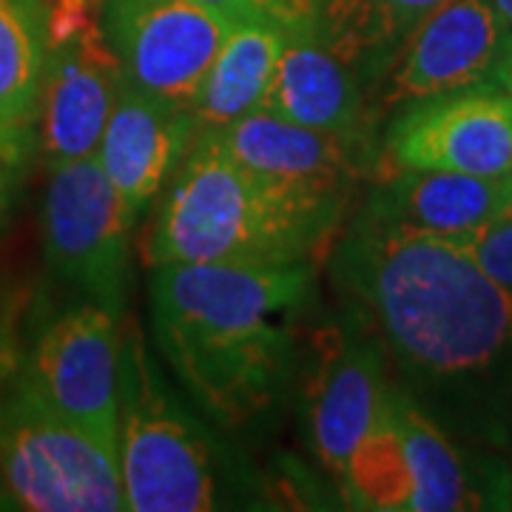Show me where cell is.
I'll return each mask as SVG.
<instances>
[{
    "mask_svg": "<svg viewBox=\"0 0 512 512\" xmlns=\"http://www.w3.org/2000/svg\"><path fill=\"white\" fill-rule=\"evenodd\" d=\"M330 274L430 419L495 430L512 399V299L456 237L356 217Z\"/></svg>",
    "mask_w": 512,
    "mask_h": 512,
    "instance_id": "6da1fadb",
    "label": "cell"
},
{
    "mask_svg": "<svg viewBox=\"0 0 512 512\" xmlns=\"http://www.w3.org/2000/svg\"><path fill=\"white\" fill-rule=\"evenodd\" d=\"M311 285L313 262L151 268L154 342L205 416L239 427L279 399Z\"/></svg>",
    "mask_w": 512,
    "mask_h": 512,
    "instance_id": "7a4b0ae2",
    "label": "cell"
},
{
    "mask_svg": "<svg viewBox=\"0 0 512 512\" xmlns=\"http://www.w3.org/2000/svg\"><path fill=\"white\" fill-rule=\"evenodd\" d=\"M345 205L313 200L254 174L205 134L165 188L148 262L157 265H299L328 251Z\"/></svg>",
    "mask_w": 512,
    "mask_h": 512,
    "instance_id": "3957f363",
    "label": "cell"
},
{
    "mask_svg": "<svg viewBox=\"0 0 512 512\" xmlns=\"http://www.w3.org/2000/svg\"><path fill=\"white\" fill-rule=\"evenodd\" d=\"M117 461L126 510L211 512L237 507L239 478L220 441L165 390L140 339L123 336Z\"/></svg>",
    "mask_w": 512,
    "mask_h": 512,
    "instance_id": "277c9868",
    "label": "cell"
},
{
    "mask_svg": "<svg viewBox=\"0 0 512 512\" xmlns=\"http://www.w3.org/2000/svg\"><path fill=\"white\" fill-rule=\"evenodd\" d=\"M0 484L15 510H126L117 453L20 382L0 393Z\"/></svg>",
    "mask_w": 512,
    "mask_h": 512,
    "instance_id": "5b68a950",
    "label": "cell"
},
{
    "mask_svg": "<svg viewBox=\"0 0 512 512\" xmlns=\"http://www.w3.org/2000/svg\"><path fill=\"white\" fill-rule=\"evenodd\" d=\"M123 86L103 32V0H57L49 9V60L35 114V148L49 165L94 157Z\"/></svg>",
    "mask_w": 512,
    "mask_h": 512,
    "instance_id": "8992f818",
    "label": "cell"
},
{
    "mask_svg": "<svg viewBox=\"0 0 512 512\" xmlns=\"http://www.w3.org/2000/svg\"><path fill=\"white\" fill-rule=\"evenodd\" d=\"M134 222L97 154L52 168L43 200L46 265L63 285L117 313L126 308Z\"/></svg>",
    "mask_w": 512,
    "mask_h": 512,
    "instance_id": "52a82bcc",
    "label": "cell"
},
{
    "mask_svg": "<svg viewBox=\"0 0 512 512\" xmlns=\"http://www.w3.org/2000/svg\"><path fill=\"white\" fill-rule=\"evenodd\" d=\"M123 313L80 302L40 330L18 379L49 410L117 453Z\"/></svg>",
    "mask_w": 512,
    "mask_h": 512,
    "instance_id": "ba28073f",
    "label": "cell"
},
{
    "mask_svg": "<svg viewBox=\"0 0 512 512\" xmlns=\"http://www.w3.org/2000/svg\"><path fill=\"white\" fill-rule=\"evenodd\" d=\"M231 23L205 0L103 3V32L126 86L188 111Z\"/></svg>",
    "mask_w": 512,
    "mask_h": 512,
    "instance_id": "9c48e42d",
    "label": "cell"
},
{
    "mask_svg": "<svg viewBox=\"0 0 512 512\" xmlns=\"http://www.w3.org/2000/svg\"><path fill=\"white\" fill-rule=\"evenodd\" d=\"M390 171L512 174V94L495 86L441 94L399 109L384 134Z\"/></svg>",
    "mask_w": 512,
    "mask_h": 512,
    "instance_id": "30bf717a",
    "label": "cell"
},
{
    "mask_svg": "<svg viewBox=\"0 0 512 512\" xmlns=\"http://www.w3.org/2000/svg\"><path fill=\"white\" fill-rule=\"evenodd\" d=\"M510 43L490 0H441L407 35L382 80V109L487 86Z\"/></svg>",
    "mask_w": 512,
    "mask_h": 512,
    "instance_id": "8fae6325",
    "label": "cell"
},
{
    "mask_svg": "<svg viewBox=\"0 0 512 512\" xmlns=\"http://www.w3.org/2000/svg\"><path fill=\"white\" fill-rule=\"evenodd\" d=\"M384 353L365 325L328 330L305 390L308 441L316 461L339 484L356 447L387 404Z\"/></svg>",
    "mask_w": 512,
    "mask_h": 512,
    "instance_id": "7c38bea8",
    "label": "cell"
},
{
    "mask_svg": "<svg viewBox=\"0 0 512 512\" xmlns=\"http://www.w3.org/2000/svg\"><path fill=\"white\" fill-rule=\"evenodd\" d=\"M200 134L259 177L313 200L339 205H348L350 188L362 165L359 143L296 126L268 111H254L228 126L205 128Z\"/></svg>",
    "mask_w": 512,
    "mask_h": 512,
    "instance_id": "4fadbf2b",
    "label": "cell"
},
{
    "mask_svg": "<svg viewBox=\"0 0 512 512\" xmlns=\"http://www.w3.org/2000/svg\"><path fill=\"white\" fill-rule=\"evenodd\" d=\"M197 131L191 111L137 92L123 80L97 160L137 220L171 183Z\"/></svg>",
    "mask_w": 512,
    "mask_h": 512,
    "instance_id": "5bb4252c",
    "label": "cell"
},
{
    "mask_svg": "<svg viewBox=\"0 0 512 512\" xmlns=\"http://www.w3.org/2000/svg\"><path fill=\"white\" fill-rule=\"evenodd\" d=\"M367 86L319 35L316 23L288 32L259 111L362 146Z\"/></svg>",
    "mask_w": 512,
    "mask_h": 512,
    "instance_id": "9a60e30c",
    "label": "cell"
},
{
    "mask_svg": "<svg viewBox=\"0 0 512 512\" xmlns=\"http://www.w3.org/2000/svg\"><path fill=\"white\" fill-rule=\"evenodd\" d=\"M512 205L510 177L456 171H390L359 217L410 231L464 237Z\"/></svg>",
    "mask_w": 512,
    "mask_h": 512,
    "instance_id": "2e32d148",
    "label": "cell"
},
{
    "mask_svg": "<svg viewBox=\"0 0 512 512\" xmlns=\"http://www.w3.org/2000/svg\"><path fill=\"white\" fill-rule=\"evenodd\" d=\"M285 32L262 20H234L191 106L197 128H222L254 114L274 80Z\"/></svg>",
    "mask_w": 512,
    "mask_h": 512,
    "instance_id": "e0dca14e",
    "label": "cell"
},
{
    "mask_svg": "<svg viewBox=\"0 0 512 512\" xmlns=\"http://www.w3.org/2000/svg\"><path fill=\"white\" fill-rule=\"evenodd\" d=\"M441 0H322L316 29L330 49L365 80L382 86L407 35Z\"/></svg>",
    "mask_w": 512,
    "mask_h": 512,
    "instance_id": "ac0fdd59",
    "label": "cell"
},
{
    "mask_svg": "<svg viewBox=\"0 0 512 512\" xmlns=\"http://www.w3.org/2000/svg\"><path fill=\"white\" fill-rule=\"evenodd\" d=\"M390 413L410 473L407 512H458L481 507V495L470 484L461 453L447 439L439 421L430 419L399 384L390 387Z\"/></svg>",
    "mask_w": 512,
    "mask_h": 512,
    "instance_id": "d6986e66",
    "label": "cell"
},
{
    "mask_svg": "<svg viewBox=\"0 0 512 512\" xmlns=\"http://www.w3.org/2000/svg\"><path fill=\"white\" fill-rule=\"evenodd\" d=\"M49 60L43 0H0V120L32 126Z\"/></svg>",
    "mask_w": 512,
    "mask_h": 512,
    "instance_id": "ffe728a7",
    "label": "cell"
},
{
    "mask_svg": "<svg viewBox=\"0 0 512 512\" xmlns=\"http://www.w3.org/2000/svg\"><path fill=\"white\" fill-rule=\"evenodd\" d=\"M339 490L345 501L359 510H407L410 473L404 461L402 439L390 413V393L379 421L348 461Z\"/></svg>",
    "mask_w": 512,
    "mask_h": 512,
    "instance_id": "44dd1931",
    "label": "cell"
},
{
    "mask_svg": "<svg viewBox=\"0 0 512 512\" xmlns=\"http://www.w3.org/2000/svg\"><path fill=\"white\" fill-rule=\"evenodd\" d=\"M456 239L473 254L478 268L512 299V205L481 228Z\"/></svg>",
    "mask_w": 512,
    "mask_h": 512,
    "instance_id": "7402d4cb",
    "label": "cell"
},
{
    "mask_svg": "<svg viewBox=\"0 0 512 512\" xmlns=\"http://www.w3.org/2000/svg\"><path fill=\"white\" fill-rule=\"evenodd\" d=\"M231 20H262L285 35L316 23L322 0H205Z\"/></svg>",
    "mask_w": 512,
    "mask_h": 512,
    "instance_id": "603a6c76",
    "label": "cell"
},
{
    "mask_svg": "<svg viewBox=\"0 0 512 512\" xmlns=\"http://www.w3.org/2000/svg\"><path fill=\"white\" fill-rule=\"evenodd\" d=\"M32 151H35V128L26 123L0 120V231L18 200Z\"/></svg>",
    "mask_w": 512,
    "mask_h": 512,
    "instance_id": "cb8c5ba5",
    "label": "cell"
},
{
    "mask_svg": "<svg viewBox=\"0 0 512 512\" xmlns=\"http://www.w3.org/2000/svg\"><path fill=\"white\" fill-rule=\"evenodd\" d=\"M490 86H495V89H504V92L512 94V43H510V49L504 52V57L498 60L493 77H490Z\"/></svg>",
    "mask_w": 512,
    "mask_h": 512,
    "instance_id": "d4e9b609",
    "label": "cell"
},
{
    "mask_svg": "<svg viewBox=\"0 0 512 512\" xmlns=\"http://www.w3.org/2000/svg\"><path fill=\"white\" fill-rule=\"evenodd\" d=\"M493 3V9L498 12V18H501V23L510 29L512 35V0H490Z\"/></svg>",
    "mask_w": 512,
    "mask_h": 512,
    "instance_id": "484cf974",
    "label": "cell"
}]
</instances>
